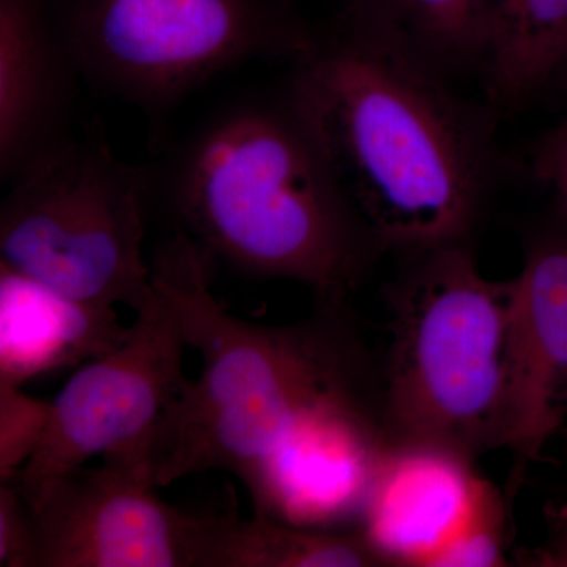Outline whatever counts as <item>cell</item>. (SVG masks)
<instances>
[{
    "instance_id": "obj_12",
    "label": "cell",
    "mask_w": 567,
    "mask_h": 567,
    "mask_svg": "<svg viewBox=\"0 0 567 567\" xmlns=\"http://www.w3.org/2000/svg\"><path fill=\"white\" fill-rule=\"evenodd\" d=\"M81 73L43 0H0V178L7 186L74 140Z\"/></svg>"
},
{
    "instance_id": "obj_15",
    "label": "cell",
    "mask_w": 567,
    "mask_h": 567,
    "mask_svg": "<svg viewBox=\"0 0 567 567\" xmlns=\"http://www.w3.org/2000/svg\"><path fill=\"white\" fill-rule=\"evenodd\" d=\"M567 54V0H491L481 76L488 103L520 106L547 87Z\"/></svg>"
},
{
    "instance_id": "obj_8",
    "label": "cell",
    "mask_w": 567,
    "mask_h": 567,
    "mask_svg": "<svg viewBox=\"0 0 567 567\" xmlns=\"http://www.w3.org/2000/svg\"><path fill=\"white\" fill-rule=\"evenodd\" d=\"M14 488L31 514L29 567H186V513L156 494L148 462L81 465Z\"/></svg>"
},
{
    "instance_id": "obj_5",
    "label": "cell",
    "mask_w": 567,
    "mask_h": 567,
    "mask_svg": "<svg viewBox=\"0 0 567 567\" xmlns=\"http://www.w3.org/2000/svg\"><path fill=\"white\" fill-rule=\"evenodd\" d=\"M152 177L95 132L9 185L0 264L66 297L140 311L152 297L144 259Z\"/></svg>"
},
{
    "instance_id": "obj_14",
    "label": "cell",
    "mask_w": 567,
    "mask_h": 567,
    "mask_svg": "<svg viewBox=\"0 0 567 567\" xmlns=\"http://www.w3.org/2000/svg\"><path fill=\"white\" fill-rule=\"evenodd\" d=\"M186 567H380L386 566L363 529L298 527L254 514H189Z\"/></svg>"
},
{
    "instance_id": "obj_11",
    "label": "cell",
    "mask_w": 567,
    "mask_h": 567,
    "mask_svg": "<svg viewBox=\"0 0 567 567\" xmlns=\"http://www.w3.org/2000/svg\"><path fill=\"white\" fill-rule=\"evenodd\" d=\"M502 496L473 458L425 443H390L361 529L386 566H432Z\"/></svg>"
},
{
    "instance_id": "obj_22",
    "label": "cell",
    "mask_w": 567,
    "mask_h": 567,
    "mask_svg": "<svg viewBox=\"0 0 567 567\" xmlns=\"http://www.w3.org/2000/svg\"><path fill=\"white\" fill-rule=\"evenodd\" d=\"M554 82H557L559 92H561L563 99H565L567 104V54L565 61H563L561 65H559L557 76H555Z\"/></svg>"
},
{
    "instance_id": "obj_4",
    "label": "cell",
    "mask_w": 567,
    "mask_h": 567,
    "mask_svg": "<svg viewBox=\"0 0 567 567\" xmlns=\"http://www.w3.org/2000/svg\"><path fill=\"white\" fill-rule=\"evenodd\" d=\"M398 257L380 383L388 442L447 447L475 461L505 439L514 278L487 279L470 241Z\"/></svg>"
},
{
    "instance_id": "obj_19",
    "label": "cell",
    "mask_w": 567,
    "mask_h": 567,
    "mask_svg": "<svg viewBox=\"0 0 567 567\" xmlns=\"http://www.w3.org/2000/svg\"><path fill=\"white\" fill-rule=\"evenodd\" d=\"M532 174L550 194L555 221L567 227V117L536 142L532 152Z\"/></svg>"
},
{
    "instance_id": "obj_17",
    "label": "cell",
    "mask_w": 567,
    "mask_h": 567,
    "mask_svg": "<svg viewBox=\"0 0 567 567\" xmlns=\"http://www.w3.org/2000/svg\"><path fill=\"white\" fill-rule=\"evenodd\" d=\"M51 402L24 388L0 385V484H9L35 456L50 423Z\"/></svg>"
},
{
    "instance_id": "obj_3",
    "label": "cell",
    "mask_w": 567,
    "mask_h": 567,
    "mask_svg": "<svg viewBox=\"0 0 567 567\" xmlns=\"http://www.w3.org/2000/svg\"><path fill=\"white\" fill-rule=\"evenodd\" d=\"M166 208L174 233L213 262L349 300L383 256L286 93L205 118L175 153Z\"/></svg>"
},
{
    "instance_id": "obj_20",
    "label": "cell",
    "mask_w": 567,
    "mask_h": 567,
    "mask_svg": "<svg viewBox=\"0 0 567 567\" xmlns=\"http://www.w3.org/2000/svg\"><path fill=\"white\" fill-rule=\"evenodd\" d=\"M32 522L28 505L11 484H0V567H29Z\"/></svg>"
},
{
    "instance_id": "obj_7",
    "label": "cell",
    "mask_w": 567,
    "mask_h": 567,
    "mask_svg": "<svg viewBox=\"0 0 567 567\" xmlns=\"http://www.w3.org/2000/svg\"><path fill=\"white\" fill-rule=\"evenodd\" d=\"M152 287L125 341L82 365L52 399L39 451L9 484L32 487L95 456L152 464L158 425L189 382L181 322L169 298Z\"/></svg>"
},
{
    "instance_id": "obj_13",
    "label": "cell",
    "mask_w": 567,
    "mask_h": 567,
    "mask_svg": "<svg viewBox=\"0 0 567 567\" xmlns=\"http://www.w3.org/2000/svg\"><path fill=\"white\" fill-rule=\"evenodd\" d=\"M114 306L66 297L0 264V385L85 364L125 341Z\"/></svg>"
},
{
    "instance_id": "obj_2",
    "label": "cell",
    "mask_w": 567,
    "mask_h": 567,
    "mask_svg": "<svg viewBox=\"0 0 567 567\" xmlns=\"http://www.w3.org/2000/svg\"><path fill=\"white\" fill-rule=\"evenodd\" d=\"M215 262L186 235L156 245L152 284L175 309L200 374L175 399L152 443L156 486L199 473L237 477L251 498L298 423L344 399L380 402L363 338L342 300H316L308 319L249 322L227 312L210 289Z\"/></svg>"
},
{
    "instance_id": "obj_1",
    "label": "cell",
    "mask_w": 567,
    "mask_h": 567,
    "mask_svg": "<svg viewBox=\"0 0 567 567\" xmlns=\"http://www.w3.org/2000/svg\"><path fill=\"white\" fill-rule=\"evenodd\" d=\"M292 63L284 93L382 252L470 241L498 162L487 112L344 11Z\"/></svg>"
},
{
    "instance_id": "obj_6",
    "label": "cell",
    "mask_w": 567,
    "mask_h": 567,
    "mask_svg": "<svg viewBox=\"0 0 567 567\" xmlns=\"http://www.w3.org/2000/svg\"><path fill=\"white\" fill-rule=\"evenodd\" d=\"M59 22L82 80L151 115L315 35L281 0H65Z\"/></svg>"
},
{
    "instance_id": "obj_10",
    "label": "cell",
    "mask_w": 567,
    "mask_h": 567,
    "mask_svg": "<svg viewBox=\"0 0 567 567\" xmlns=\"http://www.w3.org/2000/svg\"><path fill=\"white\" fill-rule=\"evenodd\" d=\"M388 445L379 402L319 406L271 457L251 498L256 514L308 528L361 522Z\"/></svg>"
},
{
    "instance_id": "obj_21",
    "label": "cell",
    "mask_w": 567,
    "mask_h": 567,
    "mask_svg": "<svg viewBox=\"0 0 567 567\" xmlns=\"http://www.w3.org/2000/svg\"><path fill=\"white\" fill-rule=\"evenodd\" d=\"M547 537L540 546L517 554L520 566L567 567V503L546 509Z\"/></svg>"
},
{
    "instance_id": "obj_18",
    "label": "cell",
    "mask_w": 567,
    "mask_h": 567,
    "mask_svg": "<svg viewBox=\"0 0 567 567\" xmlns=\"http://www.w3.org/2000/svg\"><path fill=\"white\" fill-rule=\"evenodd\" d=\"M505 507L496 502L436 558L434 567L506 566Z\"/></svg>"
},
{
    "instance_id": "obj_9",
    "label": "cell",
    "mask_w": 567,
    "mask_h": 567,
    "mask_svg": "<svg viewBox=\"0 0 567 567\" xmlns=\"http://www.w3.org/2000/svg\"><path fill=\"white\" fill-rule=\"evenodd\" d=\"M566 423L567 227L555 221L529 241L514 278L503 439L514 461L507 494Z\"/></svg>"
},
{
    "instance_id": "obj_16",
    "label": "cell",
    "mask_w": 567,
    "mask_h": 567,
    "mask_svg": "<svg viewBox=\"0 0 567 567\" xmlns=\"http://www.w3.org/2000/svg\"><path fill=\"white\" fill-rule=\"evenodd\" d=\"M344 13L390 32L447 80L481 70L491 0H346Z\"/></svg>"
}]
</instances>
